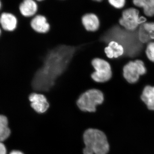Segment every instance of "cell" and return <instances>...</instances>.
Listing matches in <instances>:
<instances>
[{
    "mask_svg": "<svg viewBox=\"0 0 154 154\" xmlns=\"http://www.w3.org/2000/svg\"><path fill=\"white\" fill-rule=\"evenodd\" d=\"M0 154H7V149L2 143H0Z\"/></svg>",
    "mask_w": 154,
    "mask_h": 154,
    "instance_id": "19",
    "label": "cell"
},
{
    "mask_svg": "<svg viewBox=\"0 0 154 154\" xmlns=\"http://www.w3.org/2000/svg\"><path fill=\"white\" fill-rule=\"evenodd\" d=\"M109 4L116 9H121L124 8L126 4V0H108Z\"/></svg>",
    "mask_w": 154,
    "mask_h": 154,
    "instance_id": "17",
    "label": "cell"
},
{
    "mask_svg": "<svg viewBox=\"0 0 154 154\" xmlns=\"http://www.w3.org/2000/svg\"><path fill=\"white\" fill-rule=\"evenodd\" d=\"M31 28L34 31L38 33H46L49 31L50 25L47 19L42 15H37L31 20Z\"/></svg>",
    "mask_w": 154,
    "mask_h": 154,
    "instance_id": "8",
    "label": "cell"
},
{
    "mask_svg": "<svg viewBox=\"0 0 154 154\" xmlns=\"http://www.w3.org/2000/svg\"><path fill=\"white\" fill-rule=\"evenodd\" d=\"M142 25L149 35L154 33V22H146Z\"/></svg>",
    "mask_w": 154,
    "mask_h": 154,
    "instance_id": "18",
    "label": "cell"
},
{
    "mask_svg": "<svg viewBox=\"0 0 154 154\" xmlns=\"http://www.w3.org/2000/svg\"><path fill=\"white\" fill-rule=\"evenodd\" d=\"M10 154H24L21 152V151H19L17 150H14L13 151L11 152V153Z\"/></svg>",
    "mask_w": 154,
    "mask_h": 154,
    "instance_id": "20",
    "label": "cell"
},
{
    "mask_svg": "<svg viewBox=\"0 0 154 154\" xmlns=\"http://www.w3.org/2000/svg\"><path fill=\"white\" fill-rule=\"evenodd\" d=\"M140 11L136 7L128 8L122 10L119 23L122 27L128 31H134L140 25Z\"/></svg>",
    "mask_w": 154,
    "mask_h": 154,
    "instance_id": "6",
    "label": "cell"
},
{
    "mask_svg": "<svg viewBox=\"0 0 154 154\" xmlns=\"http://www.w3.org/2000/svg\"><path fill=\"white\" fill-rule=\"evenodd\" d=\"M141 99L149 110H154V86H146L143 91Z\"/></svg>",
    "mask_w": 154,
    "mask_h": 154,
    "instance_id": "13",
    "label": "cell"
},
{
    "mask_svg": "<svg viewBox=\"0 0 154 154\" xmlns=\"http://www.w3.org/2000/svg\"><path fill=\"white\" fill-rule=\"evenodd\" d=\"M84 143L85 147L84 154H107L109 145L105 134L99 130L90 128L84 133Z\"/></svg>",
    "mask_w": 154,
    "mask_h": 154,
    "instance_id": "2",
    "label": "cell"
},
{
    "mask_svg": "<svg viewBox=\"0 0 154 154\" xmlns=\"http://www.w3.org/2000/svg\"><path fill=\"white\" fill-rule=\"evenodd\" d=\"M104 100V95L102 91L97 89H91L80 96L77 104L82 111L94 112L96 111V106L102 104Z\"/></svg>",
    "mask_w": 154,
    "mask_h": 154,
    "instance_id": "3",
    "label": "cell"
},
{
    "mask_svg": "<svg viewBox=\"0 0 154 154\" xmlns=\"http://www.w3.org/2000/svg\"><path fill=\"white\" fill-rule=\"evenodd\" d=\"M75 48L62 45L53 50L45 60L43 66L36 72L33 87L36 91H47L66 69L73 56Z\"/></svg>",
    "mask_w": 154,
    "mask_h": 154,
    "instance_id": "1",
    "label": "cell"
},
{
    "mask_svg": "<svg viewBox=\"0 0 154 154\" xmlns=\"http://www.w3.org/2000/svg\"><path fill=\"white\" fill-rule=\"evenodd\" d=\"M29 99L31 107L37 113H45L49 107L46 97L42 94L33 93L29 96Z\"/></svg>",
    "mask_w": 154,
    "mask_h": 154,
    "instance_id": "7",
    "label": "cell"
},
{
    "mask_svg": "<svg viewBox=\"0 0 154 154\" xmlns=\"http://www.w3.org/2000/svg\"><path fill=\"white\" fill-rule=\"evenodd\" d=\"M82 23L86 30L94 32L100 27L99 18L94 14H88L84 15L82 18Z\"/></svg>",
    "mask_w": 154,
    "mask_h": 154,
    "instance_id": "9",
    "label": "cell"
},
{
    "mask_svg": "<svg viewBox=\"0 0 154 154\" xmlns=\"http://www.w3.org/2000/svg\"><path fill=\"white\" fill-rule=\"evenodd\" d=\"M37 4L33 0H25L19 6L21 14L25 17L33 16L37 12Z\"/></svg>",
    "mask_w": 154,
    "mask_h": 154,
    "instance_id": "12",
    "label": "cell"
},
{
    "mask_svg": "<svg viewBox=\"0 0 154 154\" xmlns=\"http://www.w3.org/2000/svg\"><path fill=\"white\" fill-rule=\"evenodd\" d=\"M8 119L5 116L0 115V143H2L10 136L11 130L8 126Z\"/></svg>",
    "mask_w": 154,
    "mask_h": 154,
    "instance_id": "14",
    "label": "cell"
},
{
    "mask_svg": "<svg viewBox=\"0 0 154 154\" xmlns=\"http://www.w3.org/2000/svg\"><path fill=\"white\" fill-rule=\"evenodd\" d=\"M146 73V69L145 64L140 59L130 61L124 66L123 69V76L129 84L136 83L140 76L143 75Z\"/></svg>",
    "mask_w": 154,
    "mask_h": 154,
    "instance_id": "5",
    "label": "cell"
},
{
    "mask_svg": "<svg viewBox=\"0 0 154 154\" xmlns=\"http://www.w3.org/2000/svg\"><path fill=\"white\" fill-rule=\"evenodd\" d=\"M132 2L136 7L142 9L146 17H154V0H133Z\"/></svg>",
    "mask_w": 154,
    "mask_h": 154,
    "instance_id": "11",
    "label": "cell"
},
{
    "mask_svg": "<svg viewBox=\"0 0 154 154\" xmlns=\"http://www.w3.org/2000/svg\"><path fill=\"white\" fill-rule=\"evenodd\" d=\"M107 45L112 48L114 54V58H118L124 55V48L121 45L119 44L116 42L110 41Z\"/></svg>",
    "mask_w": 154,
    "mask_h": 154,
    "instance_id": "15",
    "label": "cell"
},
{
    "mask_svg": "<svg viewBox=\"0 0 154 154\" xmlns=\"http://www.w3.org/2000/svg\"><path fill=\"white\" fill-rule=\"evenodd\" d=\"M1 6H2V4H1V2H0V9H1Z\"/></svg>",
    "mask_w": 154,
    "mask_h": 154,
    "instance_id": "21",
    "label": "cell"
},
{
    "mask_svg": "<svg viewBox=\"0 0 154 154\" xmlns=\"http://www.w3.org/2000/svg\"><path fill=\"white\" fill-rule=\"evenodd\" d=\"M145 53L149 60L154 63V41L150 42L147 44Z\"/></svg>",
    "mask_w": 154,
    "mask_h": 154,
    "instance_id": "16",
    "label": "cell"
},
{
    "mask_svg": "<svg viewBox=\"0 0 154 154\" xmlns=\"http://www.w3.org/2000/svg\"><path fill=\"white\" fill-rule=\"evenodd\" d=\"M1 29H0V35H1Z\"/></svg>",
    "mask_w": 154,
    "mask_h": 154,
    "instance_id": "22",
    "label": "cell"
},
{
    "mask_svg": "<svg viewBox=\"0 0 154 154\" xmlns=\"http://www.w3.org/2000/svg\"><path fill=\"white\" fill-rule=\"evenodd\" d=\"M91 63L95 71L91 75V77L94 82L102 83L110 80L112 77V71L108 62L97 57L94 59Z\"/></svg>",
    "mask_w": 154,
    "mask_h": 154,
    "instance_id": "4",
    "label": "cell"
},
{
    "mask_svg": "<svg viewBox=\"0 0 154 154\" xmlns=\"http://www.w3.org/2000/svg\"><path fill=\"white\" fill-rule=\"evenodd\" d=\"M0 24L4 30L14 31L17 27V19L13 14L4 13L0 17Z\"/></svg>",
    "mask_w": 154,
    "mask_h": 154,
    "instance_id": "10",
    "label": "cell"
}]
</instances>
